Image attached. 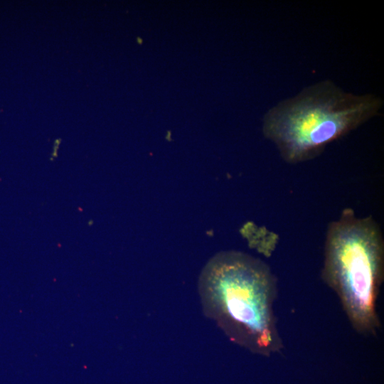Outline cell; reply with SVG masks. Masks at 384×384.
Listing matches in <instances>:
<instances>
[{
    "label": "cell",
    "instance_id": "obj_2",
    "mask_svg": "<svg viewBox=\"0 0 384 384\" xmlns=\"http://www.w3.org/2000/svg\"><path fill=\"white\" fill-rule=\"evenodd\" d=\"M383 104L378 95L346 92L324 80L272 107L264 115L262 133L285 162L303 163L380 115Z\"/></svg>",
    "mask_w": 384,
    "mask_h": 384
},
{
    "label": "cell",
    "instance_id": "obj_1",
    "mask_svg": "<svg viewBox=\"0 0 384 384\" xmlns=\"http://www.w3.org/2000/svg\"><path fill=\"white\" fill-rule=\"evenodd\" d=\"M203 312L229 339L265 356L284 347L274 311L277 278L262 260L237 250L221 251L198 281Z\"/></svg>",
    "mask_w": 384,
    "mask_h": 384
},
{
    "label": "cell",
    "instance_id": "obj_3",
    "mask_svg": "<svg viewBox=\"0 0 384 384\" xmlns=\"http://www.w3.org/2000/svg\"><path fill=\"white\" fill-rule=\"evenodd\" d=\"M383 277L379 224L371 215L358 217L352 208H344L327 227L321 278L361 334L374 336L380 329L376 302Z\"/></svg>",
    "mask_w": 384,
    "mask_h": 384
}]
</instances>
